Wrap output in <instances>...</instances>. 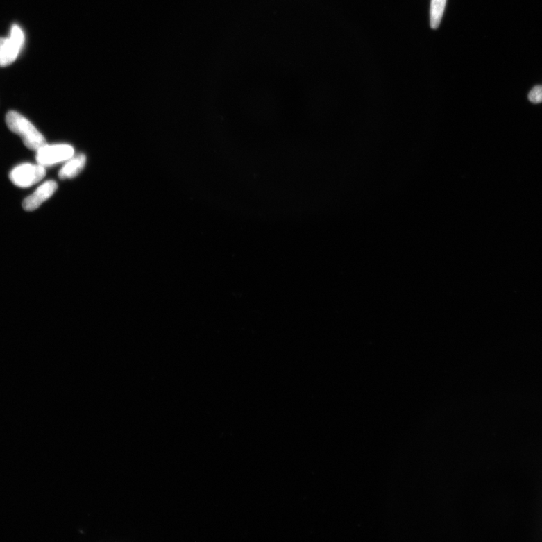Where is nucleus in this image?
I'll list each match as a JSON object with an SVG mask.
<instances>
[{
	"instance_id": "6e6552de",
	"label": "nucleus",
	"mask_w": 542,
	"mask_h": 542,
	"mask_svg": "<svg viewBox=\"0 0 542 542\" xmlns=\"http://www.w3.org/2000/svg\"><path fill=\"white\" fill-rule=\"evenodd\" d=\"M529 100L532 103H542V85H536L529 94Z\"/></svg>"
},
{
	"instance_id": "39448f33",
	"label": "nucleus",
	"mask_w": 542,
	"mask_h": 542,
	"mask_svg": "<svg viewBox=\"0 0 542 542\" xmlns=\"http://www.w3.org/2000/svg\"><path fill=\"white\" fill-rule=\"evenodd\" d=\"M24 42L17 41L10 37L0 38V67L12 65L19 56Z\"/></svg>"
},
{
	"instance_id": "0eeeda50",
	"label": "nucleus",
	"mask_w": 542,
	"mask_h": 542,
	"mask_svg": "<svg viewBox=\"0 0 542 542\" xmlns=\"http://www.w3.org/2000/svg\"><path fill=\"white\" fill-rule=\"evenodd\" d=\"M447 0H432L430 6V26L435 30L441 24Z\"/></svg>"
},
{
	"instance_id": "20e7f679",
	"label": "nucleus",
	"mask_w": 542,
	"mask_h": 542,
	"mask_svg": "<svg viewBox=\"0 0 542 542\" xmlns=\"http://www.w3.org/2000/svg\"><path fill=\"white\" fill-rule=\"evenodd\" d=\"M58 189L56 181L49 180L44 183L29 197L23 201V208L26 211H33L39 208L42 204L49 200Z\"/></svg>"
},
{
	"instance_id": "f03ea898",
	"label": "nucleus",
	"mask_w": 542,
	"mask_h": 542,
	"mask_svg": "<svg viewBox=\"0 0 542 542\" xmlns=\"http://www.w3.org/2000/svg\"><path fill=\"white\" fill-rule=\"evenodd\" d=\"M46 174V168L40 164H22L13 169L10 178L17 187L28 188L40 183Z\"/></svg>"
},
{
	"instance_id": "f257e3e1",
	"label": "nucleus",
	"mask_w": 542,
	"mask_h": 542,
	"mask_svg": "<svg viewBox=\"0 0 542 542\" xmlns=\"http://www.w3.org/2000/svg\"><path fill=\"white\" fill-rule=\"evenodd\" d=\"M6 122L8 128L21 137L24 144L30 149L37 151L46 145V140L33 124L22 115L15 111L8 112Z\"/></svg>"
},
{
	"instance_id": "7ed1b4c3",
	"label": "nucleus",
	"mask_w": 542,
	"mask_h": 542,
	"mask_svg": "<svg viewBox=\"0 0 542 542\" xmlns=\"http://www.w3.org/2000/svg\"><path fill=\"white\" fill-rule=\"evenodd\" d=\"M35 160L44 167L68 161L75 155L74 148L67 144L44 145L37 151Z\"/></svg>"
},
{
	"instance_id": "423d86ee",
	"label": "nucleus",
	"mask_w": 542,
	"mask_h": 542,
	"mask_svg": "<svg viewBox=\"0 0 542 542\" xmlns=\"http://www.w3.org/2000/svg\"><path fill=\"white\" fill-rule=\"evenodd\" d=\"M86 156L83 154L74 155L67 161L65 164L59 171V178L61 180L72 179L81 173L85 167Z\"/></svg>"
}]
</instances>
